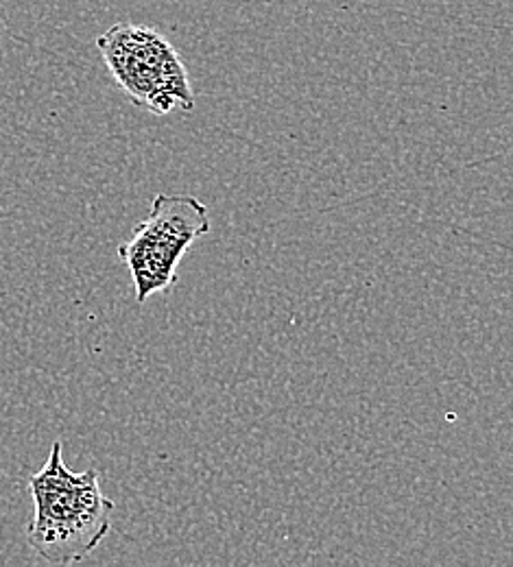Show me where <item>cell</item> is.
I'll list each match as a JSON object with an SVG mask.
<instances>
[{"mask_svg":"<svg viewBox=\"0 0 513 567\" xmlns=\"http://www.w3.org/2000/svg\"><path fill=\"white\" fill-rule=\"evenodd\" d=\"M29 489L35 511L27 542L47 564H81L107 537L114 502L101 492L96 470L81 474L69 470L62 441L51 445L47 465L31 476Z\"/></svg>","mask_w":513,"mask_h":567,"instance_id":"6da1fadb","label":"cell"},{"mask_svg":"<svg viewBox=\"0 0 513 567\" xmlns=\"http://www.w3.org/2000/svg\"><path fill=\"white\" fill-rule=\"evenodd\" d=\"M211 229L208 206L197 197L155 195L151 210L134 227L132 238L119 247V256L136 288L138 306L177 282V267L184 254Z\"/></svg>","mask_w":513,"mask_h":567,"instance_id":"3957f363","label":"cell"},{"mask_svg":"<svg viewBox=\"0 0 513 567\" xmlns=\"http://www.w3.org/2000/svg\"><path fill=\"white\" fill-rule=\"evenodd\" d=\"M105 66L127 96L155 116L195 110L188 71L175 47L155 29L119 22L96 40Z\"/></svg>","mask_w":513,"mask_h":567,"instance_id":"7a4b0ae2","label":"cell"}]
</instances>
